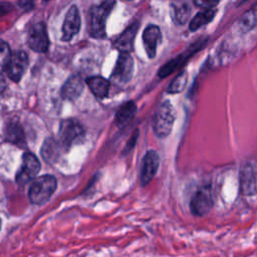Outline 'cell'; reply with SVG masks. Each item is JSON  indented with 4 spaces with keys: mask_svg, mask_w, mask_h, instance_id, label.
<instances>
[{
    "mask_svg": "<svg viewBox=\"0 0 257 257\" xmlns=\"http://www.w3.org/2000/svg\"><path fill=\"white\" fill-rule=\"evenodd\" d=\"M176 119V112L170 100H164L157 108L153 118L154 134L160 138H167L172 130Z\"/></svg>",
    "mask_w": 257,
    "mask_h": 257,
    "instance_id": "obj_1",
    "label": "cell"
},
{
    "mask_svg": "<svg viewBox=\"0 0 257 257\" xmlns=\"http://www.w3.org/2000/svg\"><path fill=\"white\" fill-rule=\"evenodd\" d=\"M114 0H103L90 10L89 33L92 37L101 39L105 37V22L114 6Z\"/></svg>",
    "mask_w": 257,
    "mask_h": 257,
    "instance_id": "obj_2",
    "label": "cell"
},
{
    "mask_svg": "<svg viewBox=\"0 0 257 257\" xmlns=\"http://www.w3.org/2000/svg\"><path fill=\"white\" fill-rule=\"evenodd\" d=\"M56 189V180L51 175H44L33 179L29 188V200L32 204L41 205L47 202Z\"/></svg>",
    "mask_w": 257,
    "mask_h": 257,
    "instance_id": "obj_3",
    "label": "cell"
},
{
    "mask_svg": "<svg viewBox=\"0 0 257 257\" xmlns=\"http://www.w3.org/2000/svg\"><path fill=\"white\" fill-rule=\"evenodd\" d=\"M213 206V194L211 185L201 186L193 195L190 202V210L194 216L207 215Z\"/></svg>",
    "mask_w": 257,
    "mask_h": 257,
    "instance_id": "obj_4",
    "label": "cell"
},
{
    "mask_svg": "<svg viewBox=\"0 0 257 257\" xmlns=\"http://www.w3.org/2000/svg\"><path fill=\"white\" fill-rule=\"evenodd\" d=\"M207 39H200L193 43L186 51H184L182 54L178 55L177 57L171 59L167 63H165L158 71L159 78H165L172 74L176 69H178L180 66H182L190 57H192L196 52L201 50L207 43Z\"/></svg>",
    "mask_w": 257,
    "mask_h": 257,
    "instance_id": "obj_5",
    "label": "cell"
},
{
    "mask_svg": "<svg viewBox=\"0 0 257 257\" xmlns=\"http://www.w3.org/2000/svg\"><path fill=\"white\" fill-rule=\"evenodd\" d=\"M83 135V127L75 119L69 118L61 121L58 131V143L61 148L67 150L72 143Z\"/></svg>",
    "mask_w": 257,
    "mask_h": 257,
    "instance_id": "obj_6",
    "label": "cell"
},
{
    "mask_svg": "<svg viewBox=\"0 0 257 257\" xmlns=\"http://www.w3.org/2000/svg\"><path fill=\"white\" fill-rule=\"evenodd\" d=\"M134 72V59L130 52H119L114 68L111 73V78L120 84L131 80Z\"/></svg>",
    "mask_w": 257,
    "mask_h": 257,
    "instance_id": "obj_7",
    "label": "cell"
},
{
    "mask_svg": "<svg viewBox=\"0 0 257 257\" xmlns=\"http://www.w3.org/2000/svg\"><path fill=\"white\" fill-rule=\"evenodd\" d=\"M40 171L38 159L31 153H25L22 157V165L16 174V182L19 185H25L35 179Z\"/></svg>",
    "mask_w": 257,
    "mask_h": 257,
    "instance_id": "obj_8",
    "label": "cell"
},
{
    "mask_svg": "<svg viewBox=\"0 0 257 257\" xmlns=\"http://www.w3.org/2000/svg\"><path fill=\"white\" fill-rule=\"evenodd\" d=\"M160 166V156L154 151L150 150L143 158L140 172V183L143 187L147 186L156 176Z\"/></svg>",
    "mask_w": 257,
    "mask_h": 257,
    "instance_id": "obj_9",
    "label": "cell"
},
{
    "mask_svg": "<svg viewBox=\"0 0 257 257\" xmlns=\"http://www.w3.org/2000/svg\"><path fill=\"white\" fill-rule=\"evenodd\" d=\"M28 45L36 52H46L49 46V39L44 23L34 24L28 32Z\"/></svg>",
    "mask_w": 257,
    "mask_h": 257,
    "instance_id": "obj_10",
    "label": "cell"
},
{
    "mask_svg": "<svg viewBox=\"0 0 257 257\" xmlns=\"http://www.w3.org/2000/svg\"><path fill=\"white\" fill-rule=\"evenodd\" d=\"M27 66H28L27 54L24 51H17L11 54L10 60L5 70L11 80L18 82L23 76Z\"/></svg>",
    "mask_w": 257,
    "mask_h": 257,
    "instance_id": "obj_11",
    "label": "cell"
},
{
    "mask_svg": "<svg viewBox=\"0 0 257 257\" xmlns=\"http://www.w3.org/2000/svg\"><path fill=\"white\" fill-rule=\"evenodd\" d=\"M257 182L253 166L246 163L240 170V192L243 196H252L256 193Z\"/></svg>",
    "mask_w": 257,
    "mask_h": 257,
    "instance_id": "obj_12",
    "label": "cell"
},
{
    "mask_svg": "<svg viewBox=\"0 0 257 257\" xmlns=\"http://www.w3.org/2000/svg\"><path fill=\"white\" fill-rule=\"evenodd\" d=\"M80 28V16L76 6H71L62 25V40L69 41Z\"/></svg>",
    "mask_w": 257,
    "mask_h": 257,
    "instance_id": "obj_13",
    "label": "cell"
},
{
    "mask_svg": "<svg viewBox=\"0 0 257 257\" xmlns=\"http://www.w3.org/2000/svg\"><path fill=\"white\" fill-rule=\"evenodd\" d=\"M162 39V33L157 25H149L143 32V43L149 58H154Z\"/></svg>",
    "mask_w": 257,
    "mask_h": 257,
    "instance_id": "obj_14",
    "label": "cell"
},
{
    "mask_svg": "<svg viewBox=\"0 0 257 257\" xmlns=\"http://www.w3.org/2000/svg\"><path fill=\"white\" fill-rule=\"evenodd\" d=\"M139 28V23H133L115 39L113 45L119 52H131L134 46L135 36Z\"/></svg>",
    "mask_w": 257,
    "mask_h": 257,
    "instance_id": "obj_15",
    "label": "cell"
},
{
    "mask_svg": "<svg viewBox=\"0 0 257 257\" xmlns=\"http://www.w3.org/2000/svg\"><path fill=\"white\" fill-rule=\"evenodd\" d=\"M83 87L84 84L82 78L77 74L71 75L61 88V96L68 100H74L81 94Z\"/></svg>",
    "mask_w": 257,
    "mask_h": 257,
    "instance_id": "obj_16",
    "label": "cell"
},
{
    "mask_svg": "<svg viewBox=\"0 0 257 257\" xmlns=\"http://www.w3.org/2000/svg\"><path fill=\"white\" fill-rule=\"evenodd\" d=\"M86 84L97 98H105L109 92V81L102 76H90L86 79Z\"/></svg>",
    "mask_w": 257,
    "mask_h": 257,
    "instance_id": "obj_17",
    "label": "cell"
},
{
    "mask_svg": "<svg viewBox=\"0 0 257 257\" xmlns=\"http://www.w3.org/2000/svg\"><path fill=\"white\" fill-rule=\"evenodd\" d=\"M137 113V104L133 100L124 102L115 113V123L120 127L126 125Z\"/></svg>",
    "mask_w": 257,
    "mask_h": 257,
    "instance_id": "obj_18",
    "label": "cell"
},
{
    "mask_svg": "<svg viewBox=\"0 0 257 257\" xmlns=\"http://www.w3.org/2000/svg\"><path fill=\"white\" fill-rule=\"evenodd\" d=\"M190 6L187 2L179 0L171 3L172 18L177 24H184L187 22L190 15Z\"/></svg>",
    "mask_w": 257,
    "mask_h": 257,
    "instance_id": "obj_19",
    "label": "cell"
},
{
    "mask_svg": "<svg viewBox=\"0 0 257 257\" xmlns=\"http://www.w3.org/2000/svg\"><path fill=\"white\" fill-rule=\"evenodd\" d=\"M5 139L6 141L17 145L19 147L25 146V135L18 122H10L5 128Z\"/></svg>",
    "mask_w": 257,
    "mask_h": 257,
    "instance_id": "obj_20",
    "label": "cell"
},
{
    "mask_svg": "<svg viewBox=\"0 0 257 257\" xmlns=\"http://www.w3.org/2000/svg\"><path fill=\"white\" fill-rule=\"evenodd\" d=\"M215 14H216V9H213V8L204 9L203 11L199 12L192 19V21L190 23V30L195 31V30L201 28L202 26L208 24L214 18Z\"/></svg>",
    "mask_w": 257,
    "mask_h": 257,
    "instance_id": "obj_21",
    "label": "cell"
},
{
    "mask_svg": "<svg viewBox=\"0 0 257 257\" xmlns=\"http://www.w3.org/2000/svg\"><path fill=\"white\" fill-rule=\"evenodd\" d=\"M59 143L53 139H47L41 149V154L46 162H55L59 156Z\"/></svg>",
    "mask_w": 257,
    "mask_h": 257,
    "instance_id": "obj_22",
    "label": "cell"
},
{
    "mask_svg": "<svg viewBox=\"0 0 257 257\" xmlns=\"http://www.w3.org/2000/svg\"><path fill=\"white\" fill-rule=\"evenodd\" d=\"M188 82V72L187 70H182L169 84L167 88L168 93H180L183 91L187 85Z\"/></svg>",
    "mask_w": 257,
    "mask_h": 257,
    "instance_id": "obj_23",
    "label": "cell"
},
{
    "mask_svg": "<svg viewBox=\"0 0 257 257\" xmlns=\"http://www.w3.org/2000/svg\"><path fill=\"white\" fill-rule=\"evenodd\" d=\"M11 54L12 53L10 51L9 45L5 41L0 40V74H2V72L6 69Z\"/></svg>",
    "mask_w": 257,
    "mask_h": 257,
    "instance_id": "obj_24",
    "label": "cell"
},
{
    "mask_svg": "<svg viewBox=\"0 0 257 257\" xmlns=\"http://www.w3.org/2000/svg\"><path fill=\"white\" fill-rule=\"evenodd\" d=\"M138 137H139V130H136L134 132V134L131 136L128 142L126 143L123 151H122V154L123 155H127L134 148H135V145L137 143V140H138Z\"/></svg>",
    "mask_w": 257,
    "mask_h": 257,
    "instance_id": "obj_25",
    "label": "cell"
},
{
    "mask_svg": "<svg viewBox=\"0 0 257 257\" xmlns=\"http://www.w3.org/2000/svg\"><path fill=\"white\" fill-rule=\"evenodd\" d=\"M195 5L198 7H201L203 9H208V8H213L218 4L220 0H193Z\"/></svg>",
    "mask_w": 257,
    "mask_h": 257,
    "instance_id": "obj_26",
    "label": "cell"
},
{
    "mask_svg": "<svg viewBox=\"0 0 257 257\" xmlns=\"http://www.w3.org/2000/svg\"><path fill=\"white\" fill-rule=\"evenodd\" d=\"M33 4H34V0H19V6L25 11L32 9Z\"/></svg>",
    "mask_w": 257,
    "mask_h": 257,
    "instance_id": "obj_27",
    "label": "cell"
},
{
    "mask_svg": "<svg viewBox=\"0 0 257 257\" xmlns=\"http://www.w3.org/2000/svg\"><path fill=\"white\" fill-rule=\"evenodd\" d=\"M4 88H5V81L2 74H0V92H2Z\"/></svg>",
    "mask_w": 257,
    "mask_h": 257,
    "instance_id": "obj_28",
    "label": "cell"
},
{
    "mask_svg": "<svg viewBox=\"0 0 257 257\" xmlns=\"http://www.w3.org/2000/svg\"><path fill=\"white\" fill-rule=\"evenodd\" d=\"M0 228H1V220H0Z\"/></svg>",
    "mask_w": 257,
    "mask_h": 257,
    "instance_id": "obj_29",
    "label": "cell"
},
{
    "mask_svg": "<svg viewBox=\"0 0 257 257\" xmlns=\"http://www.w3.org/2000/svg\"><path fill=\"white\" fill-rule=\"evenodd\" d=\"M124 1H131V0H124Z\"/></svg>",
    "mask_w": 257,
    "mask_h": 257,
    "instance_id": "obj_30",
    "label": "cell"
}]
</instances>
